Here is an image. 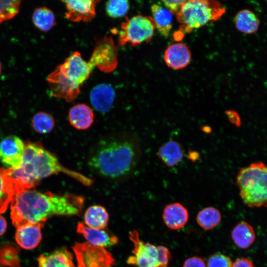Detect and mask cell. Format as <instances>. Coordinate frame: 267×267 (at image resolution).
Returning a JSON list of instances; mask_svg holds the SVG:
<instances>
[{
	"label": "cell",
	"instance_id": "6da1fadb",
	"mask_svg": "<svg viewBox=\"0 0 267 267\" xmlns=\"http://www.w3.org/2000/svg\"><path fill=\"white\" fill-rule=\"evenodd\" d=\"M141 156L140 144L135 134L121 133L107 135L90 148L87 164L93 173L110 180L129 177Z\"/></svg>",
	"mask_w": 267,
	"mask_h": 267
},
{
	"label": "cell",
	"instance_id": "7a4b0ae2",
	"mask_svg": "<svg viewBox=\"0 0 267 267\" xmlns=\"http://www.w3.org/2000/svg\"><path fill=\"white\" fill-rule=\"evenodd\" d=\"M84 198L71 193L41 192L34 188L16 192L10 201V218L17 227L25 223L44 225L53 216H77L81 214Z\"/></svg>",
	"mask_w": 267,
	"mask_h": 267
},
{
	"label": "cell",
	"instance_id": "3957f363",
	"mask_svg": "<svg viewBox=\"0 0 267 267\" xmlns=\"http://www.w3.org/2000/svg\"><path fill=\"white\" fill-rule=\"evenodd\" d=\"M24 144L21 166L16 169H8L16 192L34 188L40 184L42 179L59 173L64 174L87 186L93 183L92 179L64 167L56 156L46 149L41 142L26 141Z\"/></svg>",
	"mask_w": 267,
	"mask_h": 267
},
{
	"label": "cell",
	"instance_id": "277c9868",
	"mask_svg": "<svg viewBox=\"0 0 267 267\" xmlns=\"http://www.w3.org/2000/svg\"><path fill=\"white\" fill-rule=\"evenodd\" d=\"M236 184L243 202L249 207H267V165L255 162L241 168Z\"/></svg>",
	"mask_w": 267,
	"mask_h": 267
},
{
	"label": "cell",
	"instance_id": "5b68a950",
	"mask_svg": "<svg viewBox=\"0 0 267 267\" xmlns=\"http://www.w3.org/2000/svg\"><path fill=\"white\" fill-rule=\"evenodd\" d=\"M225 11L222 3L216 0H185L176 15L181 31L190 33L218 20Z\"/></svg>",
	"mask_w": 267,
	"mask_h": 267
},
{
	"label": "cell",
	"instance_id": "8992f818",
	"mask_svg": "<svg viewBox=\"0 0 267 267\" xmlns=\"http://www.w3.org/2000/svg\"><path fill=\"white\" fill-rule=\"evenodd\" d=\"M129 238L133 243V255L127 259L128 264L136 267H167L171 259L169 250L164 246L144 243L137 230L132 231Z\"/></svg>",
	"mask_w": 267,
	"mask_h": 267
},
{
	"label": "cell",
	"instance_id": "52a82bcc",
	"mask_svg": "<svg viewBox=\"0 0 267 267\" xmlns=\"http://www.w3.org/2000/svg\"><path fill=\"white\" fill-rule=\"evenodd\" d=\"M152 17L141 14L126 17L120 26L118 44L120 46L129 44L135 46L150 42L155 32Z\"/></svg>",
	"mask_w": 267,
	"mask_h": 267
},
{
	"label": "cell",
	"instance_id": "ba28073f",
	"mask_svg": "<svg viewBox=\"0 0 267 267\" xmlns=\"http://www.w3.org/2000/svg\"><path fill=\"white\" fill-rule=\"evenodd\" d=\"M118 55V48L113 39L105 36L96 42L88 62L93 68L95 67L102 72L110 73L117 67Z\"/></svg>",
	"mask_w": 267,
	"mask_h": 267
},
{
	"label": "cell",
	"instance_id": "9c48e42d",
	"mask_svg": "<svg viewBox=\"0 0 267 267\" xmlns=\"http://www.w3.org/2000/svg\"><path fill=\"white\" fill-rule=\"evenodd\" d=\"M72 249L76 255L77 267H111L115 263L114 259L105 248L88 242H76Z\"/></svg>",
	"mask_w": 267,
	"mask_h": 267
},
{
	"label": "cell",
	"instance_id": "30bf717a",
	"mask_svg": "<svg viewBox=\"0 0 267 267\" xmlns=\"http://www.w3.org/2000/svg\"><path fill=\"white\" fill-rule=\"evenodd\" d=\"M51 96L74 101L79 95L81 87L71 80L64 73L60 65L57 66L46 78Z\"/></svg>",
	"mask_w": 267,
	"mask_h": 267
},
{
	"label": "cell",
	"instance_id": "8fae6325",
	"mask_svg": "<svg viewBox=\"0 0 267 267\" xmlns=\"http://www.w3.org/2000/svg\"><path fill=\"white\" fill-rule=\"evenodd\" d=\"M24 142L19 137L9 135L0 142V161L7 169H16L22 163Z\"/></svg>",
	"mask_w": 267,
	"mask_h": 267
},
{
	"label": "cell",
	"instance_id": "7c38bea8",
	"mask_svg": "<svg viewBox=\"0 0 267 267\" xmlns=\"http://www.w3.org/2000/svg\"><path fill=\"white\" fill-rule=\"evenodd\" d=\"M60 66L65 75L80 87L89 78L93 69L77 51L71 53Z\"/></svg>",
	"mask_w": 267,
	"mask_h": 267
},
{
	"label": "cell",
	"instance_id": "4fadbf2b",
	"mask_svg": "<svg viewBox=\"0 0 267 267\" xmlns=\"http://www.w3.org/2000/svg\"><path fill=\"white\" fill-rule=\"evenodd\" d=\"M65 4V17L73 22H88L96 15V6L98 0H62Z\"/></svg>",
	"mask_w": 267,
	"mask_h": 267
},
{
	"label": "cell",
	"instance_id": "5bb4252c",
	"mask_svg": "<svg viewBox=\"0 0 267 267\" xmlns=\"http://www.w3.org/2000/svg\"><path fill=\"white\" fill-rule=\"evenodd\" d=\"M40 224L25 223L16 228L15 238L17 243L23 249L32 250L37 247L41 241Z\"/></svg>",
	"mask_w": 267,
	"mask_h": 267
},
{
	"label": "cell",
	"instance_id": "9a60e30c",
	"mask_svg": "<svg viewBox=\"0 0 267 267\" xmlns=\"http://www.w3.org/2000/svg\"><path fill=\"white\" fill-rule=\"evenodd\" d=\"M191 51L188 47L181 43L170 45L164 52V59L167 66L175 70L186 67L190 62Z\"/></svg>",
	"mask_w": 267,
	"mask_h": 267
},
{
	"label": "cell",
	"instance_id": "2e32d148",
	"mask_svg": "<svg viewBox=\"0 0 267 267\" xmlns=\"http://www.w3.org/2000/svg\"><path fill=\"white\" fill-rule=\"evenodd\" d=\"M115 98V90L108 84H100L94 87L90 94L93 107L98 111L105 113L112 106Z\"/></svg>",
	"mask_w": 267,
	"mask_h": 267
},
{
	"label": "cell",
	"instance_id": "e0dca14e",
	"mask_svg": "<svg viewBox=\"0 0 267 267\" xmlns=\"http://www.w3.org/2000/svg\"><path fill=\"white\" fill-rule=\"evenodd\" d=\"M77 232L93 246L105 248L115 245L118 242L117 236L109 235L102 229L90 228L81 222L77 224Z\"/></svg>",
	"mask_w": 267,
	"mask_h": 267
},
{
	"label": "cell",
	"instance_id": "ac0fdd59",
	"mask_svg": "<svg viewBox=\"0 0 267 267\" xmlns=\"http://www.w3.org/2000/svg\"><path fill=\"white\" fill-rule=\"evenodd\" d=\"M162 217L164 223L168 228L177 230L185 226L188 222L189 215L184 206L176 202L165 206Z\"/></svg>",
	"mask_w": 267,
	"mask_h": 267
},
{
	"label": "cell",
	"instance_id": "d6986e66",
	"mask_svg": "<svg viewBox=\"0 0 267 267\" xmlns=\"http://www.w3.org/2000/svg\"><path fill=\"white\" fill-rule=\"evenodd\" d=\"M71 125L78 130H86L91 127L94 121V114L91 108L84 103L73 106L68 112Z\"/></svg>",
	"mask_w": 267,
	"mask_h": 267
},
{
	"label": "cell",
	"instance_id": "ffe728a7",
	"mask_svg": "<svg viewBox=\"0 0 267 267\" xmlns=\"http://www.w3.org/2000/svg\"><path fill=\"white\" fill-rule=\"evenodd\" d=\"M72 253L62 247L50 253L43 254L37 259L38 267H75Z\"/></svg>",
	"mask_w": 267,
	"mask_h": 267
},
{
	"label": "cell",
	"instance_id": "44dd1931",
	"mask_svg": "<svg viewBox=\"0 0 267 267\" xmlns=\"http://www.w3.org/2000/svg\"><path fill=\"white\" fill-rule=\"evenodd\" d=\"M158 155L166 166L173 167L181 161L184 155V150L179 142L169 140L159 148Z\"/></svg>",
	"mask_w": 267,
	"mask_h": 267
},
{
	"label": "cell",
	"instance_id": "7402d4cb",
	"mask_svg": "<svg viewBox=\"0 0 267 267\" xmlns=\"http://www.w3.org/2000/svg\"><path fill=\"white\" fill-rule=\"evenodd\" d=\"M151 10L155 28L163 37L168 38L172 29L173 14L158 4H153Z\"/></svg>",
	"mask_w": 267,
	"mask_h": 267
},
{
	"label": "cell",
	"instance_id": "603a6c76",
	"mask_svg": "<svg viewBox=\"0 0 267 267\" xmlns=\"http://www.w3.org/2000/svg\"><path fill=\"white\" fill-rule=\"evenodd\" d=\"M231 233L234 243L240 249H245L250 247L256 238L253 227L246 222L238 223Z\"/></svg>",
	"mask_w": 267,
	"mask_h": 267
},
{
	"label": "cell",
	"instance_id": "cb8c5ba5",
	"mask_svg": "<svg viewBox=\"0 0 267 267\" xmlns=\"http://www.w3.org/2000/svg\"><path fill=\"white\" fill-rule=\"evenodd\" d=\"M236 28L240 32L252 34L259 29L260 20L258 16L251 10L244 9L238 11L234 18Z\"/></svg>",
	"mask_w": 267,
	"mask_h": 267
},
{
	"label": "cell",
	"instance_id": "d4e9b609",
	"mask_svg": "<svg viewBox=\"0 0 267 267\" xmlns=\"http://www.w3.org/2000/svg\"><path fill=\"white\" fill-rule=\"evenodd\" d=\"M16 192V190L9 176L8 169L0 167V214L6 211Z\"/></svg>",
	"mask_w": 267,
	"mask_h": 267
},
{
	"label": "cell",
	"instance_id": "484cf974",
	"mask_svg": "<svg viewBox=\"0 0 267 267\" xmlns=\"http://www.w3.org/2000/svg\"><path fill=\"white\" fill-rule=\"evenodd\" d=\"M109 215L105 208L100 205H92L85 213L86 225L91 228L103 229L108 223Z\"/></svg>",
	"mask_w": 267,
	"mask_h": 267
},
{
	"label": "cell",
	"instance_id": "4316f807",
	"mask_svg": "<svg viewBox=\"0 0 267 267\" xmlns=\"http://www.w3.org/2000/svg\"><path fill=\"white\" fill-rule=\"evenodd\" d=\"M32 19L35 27L43 32H48L55 24V15L53 11L45 6L35 8L32 14Z\"/></svg>",
	"mask_w": 267,
	"mask_h": 267
},
{
	"label": "cell",
	"instance_id": "83f0119b",
	"mask_svg": "<svg viewBox=\"0 0 267 267\" xmlns=\"http://www.w3.org/2000/svg\"><path fill=\"white\" fill-rule=\"evenodd\" d=\"M221 214L217 209L213 207H208L200 211L196 217L198 224L205 230H210L221 222Z\"/></svg>",
	"mask_w": 267,
	"mask_h": 267
},
{
	"label": "cell",
	"instance_id": "f1b7e54d",
	"mask_svg": "<svg viewBox=\"0 0 267 267\" xmlns=\"http://www.w3.org/2000/svg\"><path fill=\"white\" fill-rule=\"evenodd\" d=\"M31 123L34 131L40 134H46L50 133L55 125V121L53 116L43 111L36 113L32 119Z\"/></svg>",
	"mask_w": 267,
	"mask_h": 267
},
{
	"label": "cell",
	"instance_id": "f546056e",
	"mask_svg": "<svg viewBox=\"0 0 267 267\" xmlns=\"http://www.w3.org/2000/svg\"><path fill=\"white\" fill-rule=\"evenodd\" d=\"M21 1L0 0V24L15 17L19 12Z\"/></svg>",
	"mask_w": 267,
	"mask_h": 267
},
{
	"label": "cell",
	"instance_id": "4dcf8cb0",
	"mask_svg": "<svg viewBox=\"0 0 267 267\" xmlns=\"http://www.w3.org/2000/svg\"><path fill=\"white\" fill-rule=\"evenodd\" d=\"M130 3L125 0H112L106 2L105 9L108 16L112 18L123 16L128 12Z\"/></svg>",
	"mask_w": 267,
	"mask_h": 267
},
{
	"label": "cell",
	"instance_id": "1f68e13d",
	"mask_svg": "<svg viewBox=\"0 0 267 267\" xmlns=\"http://www.w3.org/2000/svg\"><path fill=\"white\" fill-rule=\"evenodd\" d=\"M230 258L221 253H216L209 257L207 267H231Z\"/></svg>",
	"mask_w": 267,
	"mask_h": 267
},
{
	"label": "cell",
	"instance_id": "d6a6232c",
	"mask_svg": "<svg viewBox=\"0 0 267 267\" xmlns=\"http://www.w3.org/2000/svg\"><path fill=\"white\" fill-rule=\"evenodd\" d=\"M185 0H162L164 7L173 14H176L180 10Z\"/></svg>",
	"mask_w": 267,
	"mask_h": 267
},
{
	"label": "cell",
	"instance_id": "836d02e7",
	"mask_svg": "<svg viewBox=\"0 0 267 267\" xmlns=\"http://www.w3.org/2000/svg\"><path fill=\"white\" fill-rule=\"evenodd\" d=\"M183 267H206L203 260L198 257H192L187 259L184 262Z\"/></svg>",
	"mask_w": 267,
	"mask_h": 267
},
{
	"label": "cell",
	"instance_id": "e575fe53",
	"mask_svg": "<svg viewBox=\"0 0 267 267\" xmlns=\"http://www.w3.org/2000/svg\"><path fill=\"white\" fill-rule=\"evenodd\" d=\"M231 267H254L252 261L246 258L237 259L232 264Z\"/></svg>",
	"mask_w": 267,
	"mask_h": 267
},
{
	"label": "cell",
	"instance_id": "d590c367",
	"mask_svg": "<svg viewBox=\"0 0 267 267\" xmlns=\"http://www.w3.org/2000/svg\"><path fill=\"white\" fill-rule=\"evenodd\" d=\"M229 121L237 126L240 125V119L238 114L232 111H229L227 113Z\"/></svg>",
	"mask_w": 267,
	"mask_h": 267
},
{
	"label": "cell",
	"instance_id": "8d00e7d4",
	"mask_svg": "<svg viewBox=\"0 0 267 267\" xmlns=\"http://www.w3.org/2000/svg\"><path fill=\"white\" fill-rule=\"evenodd\" d=\"M7 228V223L5 219L0 215V236L3 234Z\"/></svg>",
	"mask_w": 267,
	"mask_h": 267
},
{
	"label": "cell",
	"instance_id": "74e56055",
	"mask_svg": "<svg viewBox=\"0 0 267 267\" xmlns=\"http://www.w3.org/2000/svg\"><path fill=\"white\" fill-rule=\"evenodd\" d=\"M2 65L0 61V76L2 73Z\"/></svg>",
	"mask_w": 267,
	"mask_h": 267
}]
</instances>
